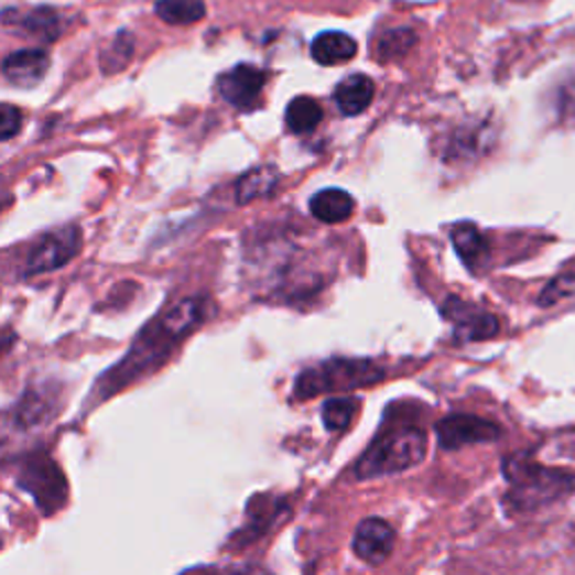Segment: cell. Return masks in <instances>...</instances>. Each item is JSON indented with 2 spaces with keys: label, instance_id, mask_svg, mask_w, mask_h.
Instances as JSON below:
<instances>
[{
  "label": "cell",
  "instance_id": "6da1fadb",
  "mask_svg": "<svg viewBox=\"0 0 575 575\" xmlns=\"http://www.w3.org/2000/svg\"><path fill=\"white\" fill-rule=\"evenodd\" d=\"M207 317V302L203 300H183L160 313L133 341L131 351L122 358V362L106 371L93 391L95 400L112 398L124 387L147 378L155 369H160L169 356L176 351L178 344L198 328Z\"/></svg>",
  "mask_w": 575,
  "mask_h": 575
},
{
  "label": "cell",
  "instance_id": "7a4b0ae2",
  "mask_svg": "<svg viewBox=\"0 0 575 575\" xmlns=\"http://www.w3.org/2000/svg\"><path fill=\"white\" fill-rule=\"evenodd\" d=\"M503 477L508 481L503 501L514 514L533 512L575 492V475L540 464L531 452L506 456Z\"/></svg>",
  "mask_w": 575,
  "mask_h": 575
},
{
  "label": "cell",
  "instance_id": "3957f363",
  "mask_svg": "<svg viewBox=\"0 0 575 575\" xmlns=\"http://www.w3.org/2000/svg\"><path fill=\"white\" fill-rule=\"evenodd\" d=\"M427 445L430 438L423 427L393 423L376 434L351 473L358 481H371L412 470L425 462Z\"/></svg>",
  "mask_w": 575,
  "mask_h": 575
},
{
  "label": "cell",
  "instance_id": "277c9868",
  "mask_svg": "<svg viewBox=\"0 0 575 575\" xmlns=\"http://www.w3.org/2000/svg\"><path fill=\"white\" fill-rule=\"evenodd\" d=\"M387 371L371 360L333 358L315 367L304 369L295 380V398L308 400L315 395L344 393L362 387H371L384 380Z\"/></svg>",
  "mask_w": 575,
  "mask_h": 575
},
{
  "label": "cell",
  "instance_id": "5b68a950",
  "mask_svg": "<svg viewBox=\"0 0 575 575\" xmlns=\"http://www.w3.org/2000/svg\"><path fill=\"white\" fill-rule=\"evenodd\" d=\"M17 484L43 508L45 514L59 510L68 499V484L64 473L45 452L23 456L17 470Z\"/></svg>",
  "mask_w": 575,
  "mask_h": 575
},
{
  "label": "cell",
  "instance_id": "8992f818",
  "mask_svg": "<svg viewBox=\"0 0 575 575\" xmlns=\"http://www.w3.org/2000/svg\"><path fill=\"white\" fill-rule=\"evenodd\" d=\"M82 250V232L77 225H66L39 239L28 257V274H43L64 268Z\"/></svg>",
  "mask_w": 575,
  "mask_h": 575
},
{
  "label": "cell",
  "instance_id": "52a82bcc",
  "mask_svg": "<svg viewBox=\"0 0 575 575\" xmlns=\"http://www.w3.org/2000/svg\"><path fill=\"white\" fill-rule=\"evenodd\" d=\"M499 438L501 427L475 414H449L436 423V441L441 449L447 452L479 443H495Z\"/></svg>",
  "mask_w": 575,
  "mask_h": 575
},
{
  "label": "cell",
  "instance_id": "ba28073f",
  "mask_svg": "<svg viewBox=\"0 0 575 575\" xmlns=\"http://www.w3.org/2000/svg\"><path fill=\"white\" fill-rule=\"evenodd\" d=\"M291 512V506L283 497L276 495H259L250 499L248 510H246V522L239 529L237 535H232L235 546H243L250 542H257L259 538L268 535L283 517Z\"/></svg>",
  "mask_w": 575,
  "mask_h": 575
},
{
  "label": "cell",
  "instance_id": "9c48e42d",
  "mask_svg": "<svg viewBox=\"0 0 575 575\" xmlns=\"http://www.w3.org/2000/svg\"><path fill=\"white\" fill-rule=\"evenodd\" d=\"M268 75L265 70L250 66V64H239L232 70H227L218 77V93L220 97L232 104L235 108L248 110L257 106L263 88H265Z\"/></svg>",
  "mask_w": 575,
  "mask_h": 575
},
{
  "label": "cell",
  "instance_id": "30bf717a",
  "mask_svg": "<svg viewBox=\"0 0 575 575\" xmlns=\"http://www.w3.org/2000/svg\"><path fill=\"white\" fill-rule=\"evenodd\" d=\"M351 546L362 562L378 566L391 555L395 546V531L382 517H365L356 527Z\"/></svg>",
  "mask_w": 575,
  "mask_h": 575
},
{
  "label": "cell",
  "instance_id": "8fae6325",
  "mask_svg": "<svg viewBox=\"0 0 575 575\" xmlns=\"http://www.w3.org/2000/svg\"><path fill=\"white\" fill-rule=\"evenodd\" d=\"M443 315L447 322L454 324V333L458 339L479 341V339L495 337L499 333V322L495 315L456 297H449L443 304Z\"/></svg>",
  "mask_w": 575,
  "mask_h": 575
},
{
  "label": "cell",
  "instance_id": "7c38bea8",
  "mask_svg": "<svg viewBox=\"0 0 575 575\" xmlns=\"http://www.w3.org/2000/svg\"><path fill=\"white\" fill-rule=\"evenodd\" d=\"M56 416V405H54V391H45L41 387H34L17 400L14 410L10 412V421L14 423L17 430H39L45 423H50Z\"/></svg>",
  "mask_w": 575,
  "mask_h": 575
},
{
  "label": "cell",
  "instance_id": "4fadbf2b",
  "mask_svg": "<svg viewBox=\"0 0 575 575\" xmlns=\"http://www.w3.org/2000/svg\"><path fill=\"white\" fill-rule=\"evenodd\" d=\"M50 70V56L43 50H19L3 62V75L21 88L36 86Z\"/></svg>",
  "mask_w": 575,
  "mask_h": 575
},
{
  "label": "cell",
  "instance_id": "5bb4252c",
  "mask_svg": "<svg viewBox=\"0 0 575 575\" xmlns=\"http://www.w3.org/2000/svg\"><path fill=\"white\" fill-rule=\"evenodd\" d=\"M373 93H376V86H373L371 77L351 75L335 88L333 99L341 115H347V118H356V115H360L369 108V104L373 101Z\"/></svg>",
  "mask_w": 575,
  "mask_h": 575
},
{
  "label": "cell",
  "instance_id": "9a60e30c",
  "mask_svg": "<svg viewBox=\"0 0 575 575\" xmlns=\"http://www.w3.org/2000/svg\"><path fill=\"white\" fill-rule=\"evenodd\" d=\"M354 211L356 200L344 189H322L311 198V214L326 225L347 223L354 216Z\"/></svg>",
  "mask_w": 575,
  "mask_h": 575
},
{
  "label": "cell",
  "instance_id": "2e32d148",
  "mask_svg": "<svg viewBox=\"0 0 575 575\" xmlns=\"http://www.w3.org/2000/svg\"><path fill=\"white\" fill-rule=\"evenodd\" d=\"M313 59L322 66H339L358 54V43L344 32H324L313 41Z\"/></svg>",
  "mask_w": 575,
  "mask_h": 575
},
{
  "label": "cell",
  "instance_id": "e0dca14e",
  "mask_svg": "<svg viewBox=\"0 0 575 575\" xmlns=\"http://www.w3.org/2000/svg\"><path fill=\"white\" fill-rule=\"evenodd\" d=\"M452 243L456 254L470 270H479L488 261V241L473 223H458L452 227Z\"/></svg>",
  "mask_w": 575,
  "mask_h": 575
},
{
  "label": "cell",
  "instance_id": "ac0fdd59",
  "mask_svg": "<svg viewBox=\"0 0 575 575\" xmlns=\"http://www.w3.org/2000/svg\"><path fill=\"white\" fill-rule=\"evenodd\" d=\"M324 120V110L313 97H295L285 108V124L293 133H313Z\"/></svg>",
  "mask_w": 575,
  "mask_h": 575
},
{
  "label": "cell",
  "instance_id": "d6986e66",
  "mask_svg": "<svg viewBox=\"0 0 575 575\" xmlns=\"http://www.w3.org/2000/svg\"><path fill=\"white\" fill-rule=\"evenodd\" d=\"M279 181H281V176L274 166H257V169L248 171V174L241 176L237 183L239 205H248L257 198L272 194L274 187L279 185Z\"/></svg>",
  "mask_w": 575,
  "mask_h": 575
},
{
  "label": "cell",
  "instance_id": "ffe728a7",
  "mask_svg": "<svg viewBox=\"0 0 575 575\" xmlns=\"http://www.w3.org/2000/svg\"><path fill=\"white\" fill-rule=\"evenodd\" d=\"M360 400L354 395H333L322 408V423L328 432H347L358 414Z\"/></svg>",
  "mask_w": 575,
  "mask_h": 575
},
{
  "label": "cell",
  "instance_id": "44dd1931",
  "mask_svg": "<svg viewBox=\"0 0 575 575\" xmlns=\"http://www.w3.org/2000/svg\"><path fill=\"white\" fill-rule=\"evenodd\" d=\"M155 14L169 25H192L205 19L203 0H158Z\"/></svg>",
  "mask_w": 575,
  "mask_h": 575
},
{
  "label": "cell",
  "instance_id": "7402d4cb",
  "mask_svg": "<svg viewBox=\"0 0 575 575\" xmlns=\"http://www.w3.org/2000/svg\"><path fill=\"white\" fill-rule=\"evenodd\" d=\"M133 54V39L129 34H120L115 39L108 50L101 54V68L104 73H118L122 70Z\"/></svg>",
  "mask_w": 575,
  "mask_h": 575
},
{
  "label": "cell",
  "instance_id": "603a6c76",
  "mask_svg": "<svg viewBox=\"0 0 575 575\" xmlns=\"http://www.w3.org/2000/svg\"><path fill=\"white\" fill-rule=\"evenodd\" d=\"M414 43H416V36L412 30H393L380 39L376 54L382 62H389V59H395V56L405 54Z\"/></svg>",
  "mask_w": 575,
  "mask_h": 575
},
{
  "label": "cell",
  "instance_id": "cb8c5ba5",
  "mask_svg": "<svg viewBox=\"0 0 575 575\" xmlns=\"http://www.w3.org/2000/svg\"><path fill=\"white\" fill-rule=\"evenodd\" d=\"M23 28L43 41H54L59 36V19L50 8H39L36 12L28 14L23 19Z\"/></svg>",
  "mask_w": 575,
  "mask_h": 575
},
{
  "label": "cell",
  "instance_id": "d4e9b609",
  "mask_svg": "<svg viewBox=\"0 0 575 575\" xmlns=\"http://www.w3.org/2000/svg\"><path fill=\"white\" fill-rule=\"evenodd\" d=\"M0 115H3V118H0V138L12 140L19 133L21 124H23L21 112H19V108L6 104L3 108H0Z\"/></svg>",
  "mask_w": 575,
  "mask_h": 575
},
{
  "label": "cell",
  "instance_id": "484cf974",
  "mask_svg": "<svg viewBox=\"0 0 575 575\" xmlns=\"http://www.w3.org/2000/svg\"><path fill=\"white\" fill-rule=\"evenodd\" d=\"M229 575H272V573H268V571L261 568V566H243V568L232 571Z\"/></svg>",
  "mask_w": 575,
  "mask_h": 575
},
{
  "label": "cell",
  "instance_id": "4316f807",
  "mask_svg": "<svg viewBox=\"0 0 575 575\" xmlns=\"http://www.w3.org/2000/svg\"><path fill=\"white\" fill-rule=\"evenodd\" d=\"M514 3H533V0H514Z\"/></svg>",
  "mask_w": 575,
  "mask_h": 575
}]
</instances>
